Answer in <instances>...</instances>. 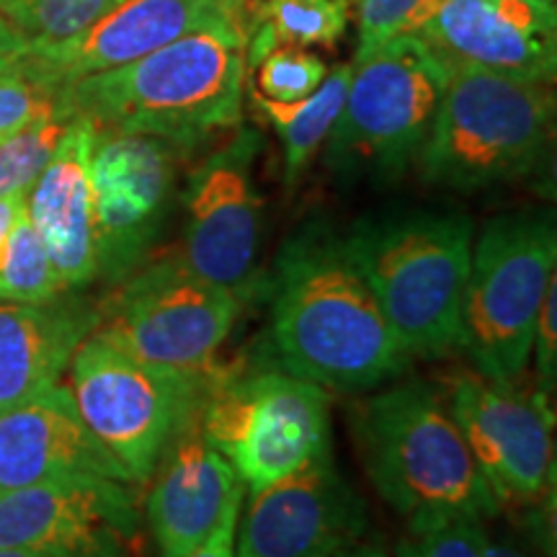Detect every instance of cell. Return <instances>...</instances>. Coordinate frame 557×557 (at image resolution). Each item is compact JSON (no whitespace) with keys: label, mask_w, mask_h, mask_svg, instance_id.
I'll return each instance as SVG.
<instances>
[{"label":"cell","mask_w":557,"mask_h":557,"mask_svg":"<svg viewBox=\"0 0 557 557\" xmlns=\"http://www.w3.org/2000/svg\"><path fill=\"white\" fill-rule=\"evenodd\" d=\"M278 361L323 389L361 393L400 377L408 357L369 289L346 235L312 220L284 240L271 274Z\"/></svg>","instance_id":"obj_1"},{"label":"cell","mask_w":557,"mask_h":557,"mask_svg":"<svg viewBox=\"0 0 557 557\" xmlns=\"http://www.w3.org/2000/svg\"><path fill=\"white\" fill-rule=\"evenodd\" d=\"M248 29L212 24L127 65L58 90L60 120H86L99 132L160 137L191 152L240 127Z\"/></svg>","instance_id":"obj_2"},{"label":"cell","mask_w":557,"mask_h":557,"mask_svg":"<svg viewBox=\"0 0 557 557\" xmlns=\"http://www.w3.org/2000/svg\"><path fill=\"white\" fill-rule=\"evenodd\" d=\"M351 431L374 491L410 534L500 511L449 408L423 382H400L357 403Z\"/></svg>","instance_id":"obj_3"},{"label":"cell","mask_w":557,"mask_h":557,"mask_svg":"<svg viewBox=\"0 0 557 557\" xmlns=\"http://www.w3.org/2000/svg\"><path fill=\"white\" fill-rule=\"evenodd\" d=\"M472 240V220L455 209H395L346 233L408 359H438L457 348Z\"/></svg>","instance_id":"obj_4"},{"label":"cell","mask_w":557,"mask_h":557,"mask_svg":"<svg viewBox=\"0 0 557 557\" xmlns=\"http://www.w3.org/2000/svg\"><path fill=\"white\" fill-rule=\"evenodd\" d=\"M553 137V83L457 67L413 165L423 184L478 194L532 176Z\"/></svg>","instance_id":"obj_5"},{"label":"cell","mask_w":557,"mask_h":557,"mask_svg":"<svg viewBox=\"0 0 557 557\" xmlns=\"http://www.w3.org/2000/svg\"><path fill=\"white\" fill-rule=\"evenodd\" d=\"M451 73L421 34L354 60L344 109L325 139L329 169L338 178L398 181L413 165Z\"/></svg>","instance_id":"obj_6"},{"label":"cell","mask_w":557,"mask_h":557,"mask_svg":"<svg viewBox=\"0 0 557 557\" xmlns=\"http://www.w3.org/2000/svg\"><path fill=\"white\" fill-rule=\"evenodd\" d=\"M555 278L553 212H511L485 222L472 240L457 344L478 374L519 380L532 357L542 299Z\"/></svg>","instance_id":"obj_7"},{"label":"cell","mask_w":557,"mask_h":557,"mask_svg":"<svg viewBox=\"0 0 557 557\" xmlns=\"http://www.w3.org/2000/svg\"><path fill=\"white\" fill-rule=\"evenodd\" d=\"M67 369L83 423L132 485H148L176 431L205 408L218 364L205 372L158 367L90 333Z\"/></svg>","instance_id":"obj_8"},{"label":"cell","mask_w":557,"mask_h":557,"mask_svg":"<svg viewBox=\"0 0 557 557\" xmlns=\"http://www.w3.org/2000/svg\"><path fill=\"white\" fill-rule=\"evenodd\" d=\"M201 429L248 493L292 475L331 451V398L289 369L218 367Z\"/></svg>","instance_id":"obj_9"},{"label":"cell","mask_w":557,"mask_h":557,"mask_svg":"<svg viewBox=\"0 0 557 557\" xmlns=\"http://www.w3.org/2000/svg\"><path fill=\"white\" fill-rule=\"evenodd\" d=\"M243 297L201 276L173 253L143 261L96 305V336L158 367H214L240 315Z\"/></svg>","instance_id":"obj_10"},{"label":"cell","mask_w":557,"mask_h":557,"mask_svg":"<svg viewBox=\"0 0 557 557\" xmlns=\"http://www.w3.org/2000/svg\"><path fill=\"white\" fill-rule=\"evenodd\" d=\"M545 393L517 387V380L459 374L449 413L462 431L480 472L500 506H547L555 487L553 408Z\"/></svg>","instance_id":"obj_11"},{"label":"cell","mask_w":557,"mask_h":557,"mask_svg":"<svg viewBox=\"0 0 557 557\" xmlns=\"http://www.w3.org/2000/svg\"><path fill=\"white\" fill-rule=\"evenodd\" d=\"M259 152V132L235 127L222 148L199 160L181 194L186 218L178 256L240 297L253 289L261 248L263 199L253 171Z\"/></svg>","instance_id":"obj_12"},{"label":"cell","mask_w":557,"mask_h":557,"mask_svg":"<svg viewBox=\"0 0 557 557\" xmlns=\"http://www.w3.org/2000/svg\"><path fill=\"white\" fill-rule=\"evenodd\" d=\"M186 152L160 137L96 129L90 152L99 278L114 287L148 261L176 197Z\"/></svg>","instance_id":"obj_13"},{"label":"cell","mask_w":557,"mask_h":557,"mask_svg":"<svg viewBox=\"0 0 557 557\" xmlns=\"http://www.w3.org/2000/svg\"><path fill=\"white\" fill-rule=\"evenodd\" d=\"M369 511L329 455L250 493L235 557H336L364 542Z\"/></svg>","instance_id":"obj_14"},{"label":"cell","mask_w":557,"mask_h":557,"mask_svg":"<svg viewBox=\"0 0 557 557\" xmlns=\"http://www.w3.org/2000/svg\"><path fill=\"white\" fill-rule=\"evenodd\" d=\"M253 16L256 9L246 0H120L73 37L29 47L18 65L47 88L60 90L222 21L246 26L250 37Z\"/></svg>","instance_id":"obj_15"},{"label":"cell","mask_w":557,"mask_h":557,"mask_svg":"<svg viewBox=\"0 0 557 557\" xmlns=\"http://www.w3.org/2000/svg\"><path fill=\"white\" fill-rule=\"evenodd\" d=\"M137 534V498L122 480L60 478L0 493V549L124 557Z\"/></svg>","instance_id":"obj_16"},{"label":"cell","mask_w":557,"mask_h":557,"mask_svg":"<svg viewBox=\"0 0 557 557\" xmlns=\"http://www.w3.org/2000/svg\"><path fill=\"white\" fill-rule=\"evenodd\" d=\"M416 34H421L451 70L555 81V0H442L434 16Z\"/></svg>","instance_id":"obj_17"},{"label":"cell","mask_w":557,"mask_h":557,"mask_svg":"<svg viewBox=\"0 0 557 557\" xmlns=\"http://www.w3.org/2000/svg\"><path fill=\"white\" fill-rule=\"evenodd\" d=\"M60 478L132 480L90 434L67 385L0 413V493Z\"/></svg>","instance_id":"obj_18"},{"label":"cell","mask_w":557,"mask_h":557,"mask_svg":"<svg viewBox=\"0 0 557 557\" xmlns=\"http://www.w3.org/2000/svg\"><path fill=\"white\" fill-rule=\"evenodd\" d=\"M145 519L158 557H186L205 542L230 504L246 487L233 465L209 444L201 410L176 431L152 470Z\"/></svg>","instance_id":"obj_19"},{"label":"cell","mask_w":557,"mask_h":557,"mask_svg":"<svg viewBox=\"0 0 557 557\" xmlns=\"http://www.w3.org/2000/svg\"><path fill=\"white\" fill-rule=\"evenodd\" d=\"M94 143V124L81 116L70 120L50 163L26 194V212L65 292H81L99 278L90 186Z\"/></svg>","instance_id":"obj_20"},{"label":"cell","mask_w":557,"mask_h":557,"mask_svg":"<svg viewBox=\"0 0 557 557\" xmlns=\"http://www.w3.org/2000/svg\"><path fill=\"white\" fill-rule=\"evenodd\" d=\"M96 323V305L70 292L47 302L0 299V413L58 385Z\"/></svg>","instance_id":"obj_21"},{"label":"cell","mask_w":557,"mask_h":557,"mask_svg":"<svg viewBox=\"0 0 557 557\" xmlns=\"http://www.w3.org/2000/svg\"><path fill=\"white\" fill-rule=\"evenodd\" d=\"M351 70L354 65L333 67L315 94L299 101L267 99L256 88L250 94L256 109L267 116V122L282 139L284 181H287L289 189L302 178L320 145L329 139L333 124H336L341 109H344Z\"/></svg>","instance_id":"obj_22"},{"label":"cell","mask_w":557,"mask_h":557,"mask_svg":"<svg viewBox=\"0 0 557 557\" xmlns=\"http://www.w3.org/2000/svg\"><path fill=\"white\" fill-rule=\"evenodd\" d=\"M348 0H261L246 47V67L276 47H333L348 26Z\"/></svg>","instance_id":"obj_23"},{"label":"cell","mask_w":557,"mask_h":557,"mask_svg":"<svg viewBox=\"0 0 557 557\" xmlns=\"http://www.w3.org/2000/svg\"><path fill=\"white\" fill-rule=\"evenodd\" d=\"M62 284L50 253L34 230L29 212H21L16 225L0 248V299L5 302H47L62 295Z\"/></svg>","instance_id":"obj_24"},{"label":"cell","mask_w":557,"mask_h":557,"mask_svg":"<svg viewBox=\"0 0 557 557\" xmlns=\"http://www.w3.org/2000/svg\"><path fill=\"white\" fill-rule=\"evenodd\" d=\"M120 0H0V16L24 34L29 47L54 45L96 18Z\"/></svg>","instance_id":"obj_25"},{"label":"cell","mask_w":557,"mask_h":557,"mask_svg":"<svg viewBox=\"0 0 557 557\" xmlns=\"http://www.w3.org/2000/svg\"><path fill=\"white\" fill-rule=\"evenodd\" d=\"M67 122L58 114L26 124L16 135L0 143V199L16 191H29L65 132Z\"/></svg>","instance_id":"obj_26"},{"label":"cell","mask_w":557,"mask_h":557,"mask_svg":"<svg viewBox=\"0 0 557 557\" xmlns=\"http://www.w3.org/2000/svg\"><path fill=\"white\" fill-rule=\"evenodd\" d=\"M442 0H348L359 32L357 60L403 34H416Z\"/></svg>","instance_id":"obj_27"},{"label":"cell","mask_w":557,"mask_h":557,"mask_svg":"<svg viewBox=\"0 0 557 557\" xmlns=\"http://www.w3.org/2000/svg\"><path fill=\"white\" fill-rule=\"evenodd\" d=\"M256 67H259L256 90L274 101L308 99L329 75V65L305 47H276Z\"/></svg>","instance_id":"obj_28"},{"label":"cell","mask_w":557,"mask_h":557,"mask_svg":"<svg viewBox=\"0 0 557 557\" xmlns=\"http://www.w3.org/2000/svg\"><path fill=\"white\" fill-rule=\"evenodd\" d=\"M52 114H58V90L32 78L18 60L0 70V143Z\"/></svg>","instance_id":"obj_29"},{"label":"cell","mask_w":557,"mask_h":557,"mask_svg":"<svg viewBox=\"0 0 557 557\" xmlns=\"http://www.w3.org/2000/svg\"><path fill=\"white\" fill-rule=\"evenodd\" d=\"M483 519L462 517L398 542V557H485Z\"/></svg>","instance_id":"obj_30"},{"label":"cell","mask_w":557,"mask_h":557,"mask_svg":"<svg viewBox=\"0 0 557 557\" xmlns=\"http://www.w3.org/2000/svg\"><path fill=\"white\" fill-rule=\"evenodd\" d=\"M532 351L537 357V380L540 393L553 398L555 382H557V278L549 284L542 308L534 325Z\"/></svg>","instance_id":"obj_31"},{"label":"cell","mask_w":557,"mask_h":557,"mask_svg":"<svg viewBox=\"0 0 557 557\" xmlns=\"http://www.w3.org/2000/svg\"><path fill=\"white\" fill-rule=\"evenodd\" d=\"M243 498H246V487H240V491L230 498V504L225 506V511H222L212 534L186 557H235V534H238Z\"/></svg>","instance_id":"obj_32"},{"label":"cell","mask_w":557,"mask_h":557,"mask_svg":"<svg viewBox=\"0 0 557 557\" xmlns=\"http://www.w3.org/2000/svg\"><path fill=\"white\" fill-rule=\"evenodd\" d=\"M29 50V41H26L24 34L0 16V70L13 65V62L21 60Z\"/></svg>","instance_id":"obj_33"},{"label":"cell","mask_w":557,"mask_h":557,"mask_svg":"<svg viewBox=\"0 0 557 557\" xmlns=\"http://www.w3.org/2000/svg\"><path fill=\"white\" fill-rule=\"evenodd\" d=\"M26 194L29 191H16L0 199V248H3L5 238H9L11 227L16 225L18 214L26 209Z\"/></svg>","instance_id":"obj_34"},{"label":"cell","mask_w":557,"mask_h":557,"mask_svg":"<svg viewBox=\"0 0 557 557\" xmlns=\"http://www.w3.org/2000/svg\"><path fill=\"white\" fill-rule=\"evenodd\" d=\"M0 557H107V555L73 553V549H0Z\"/></svg>","instance_id":"obj_35"},{"label":"cell","mask_w":557,"mask_h":557,"mask_svg":"<svg viewBox=\"0 0 557 557\" xmlns=\"http://www.w3.org/2000/svg\"><path fill=\"white\" fill-rule=\"evenodd\" d=\"M336 557H389V555L377 545H367V542H359V545L348 547L346 553H341Z\"/></svg>","instance_id":"obj_36"},{"label":"cell","mask_w":557,"mask_h":557,"mask_svg":"<svg viewBox=\"0 0 557 557\" xmlns=\"http://www.w3.org/2000/svg\"><path fill=\"white\" fill-rule=\"evenodd\" d=\"M485 557H527V555H521L519 549H513L508 545H491V542H487Z\"/></svg>","instance_id":"obj_37"},{"label":"cell","mask_w":557,"mask_h":557,"mask_svg":"<svg viewBox=\"0 0 557 557\" xmlns=\"http://www.w3.org/2000/svg\"><path fill=\"white\" fill-rule=\"evenodd\" d=\"M246 3L250 5V9H259V3H261V0H246Z\"/></svg>","instance_id":"obj_38"}]
</instances>
